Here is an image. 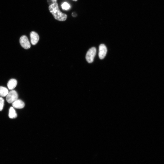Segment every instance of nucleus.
Listing matches in <instances>:
<instances>
[{"label": "nucleus", "instance_id": "7ed1b4c3", "mask_svg": "<svg viewBox=\"0 0 164 164\" xmlns=\"http://www.w3.org/2000/svg\"><path fill=\"white\" fill-rule=\"evenodd\" d=\"M18 98V96L17 92L15 90H12L9 92L6 96V100L9 103L11 104L17 99Z\"/></svg>", "mask_w": 164, "mask_h": 164}, {"label": "nucleus", "instance_id": "0eeeda50", "mask_svg": "<svg viewBox=\"0 0 164 164\" xmlns=\"http://www.w3.org/2000/svg\"><path fill=\"white\" fill-rule=\"evenodd\" d=\"M13 107L17 109H22L25 106L24 102L20 99H17L12 103Z\"/></svg>", "mask_w": 164, "mask_h": 164}, {"label": "nucleus", "instance_id": "f257e3e1", "mask_svg": "<svg viewBox=\"0 0 164 164\" xmlns=\"http://www.w3.org/2000/svg\"><path fill=\"white\" fill-rule=\"evenodd\" d=\"M49 9L50 13L52 14L56 19L60 21H65L67 19V15L60 11L57 3L50 5Z\"/></svg>", "mask_w": 164, "mask_h": 164}, {"label": "nucleus", "instance_id": "9b49d317", "mask_svg": "<svg viewBox=\"0 0 164 164\" xmlns=\"http://www.w3.org/2000/svg\"><path fill=\"white\" fill-rule=\"evenodd\" d=\"M61 7L63 9L67 10L70 9V6L67 3L64 2L61 5Z\"/></svg>", "mask_w": 164, "mask_h": 164}, {"label": "nucleus", "instance_id": "4468645a", "mask_svg": "<svg viewBox=\"0 0 164 164\" xmlns=\"http://www.w3.org/2000/svg\"><path fill=\"white\" fill-rule=\"evenodd\" d=\"M53 1V4L56 3L57 2V0H52Z\"/></svg>", "mask_w": 164, "mask_h": 164}, {"label": "nucleus", "instance_id": "f03ea898", "mask_svg": "<svg viewBox=\"0 0 164 164\" xmlns=\"http://www.w3.org/2000/svg\"><path fill=\"white\" fill-rule=\"evenodd\" d=\"M96 49L95 47L90 48L86 54V59L87 62L89 63H93L96 55Z\"/></svg>", "mask_w": 164, "mask_h": 164}, {"label": "nucleus", "instance_id": "20e7f679", "mask_svg": "<svg viewBox=\"0 0 164 164\" xmlns=\"http://www.w3.org/2000/svg\"><path fill=\"white\" fill-rule=\"evenodd\" d=\"M19 42L20 45L25 49H27L30 47L31 45L28 39L25 35L22 36L20 37Z\"/></svg>", "mask_w": 164, "mask_h": 164}, {"label": "nucleus", "instance_id": "1a4fd4ad", "mask_svg": "<svg viewBox=\"0 0 164 164\" xmlns=\"http://www.w3.org/2000/svg\"><path fill=\"white\" fill-rule=\"evenodd\" d=\"M9 117L10 118L14 119L17 117V113L13 107L10 108L9 110Z\"/></svg>", "mask_w": 164, "mask_h": 164}, {"label": "nucleus", "instance_id": "ddd939ff", "mask_svg": "<svg viewBox=\"0 0 164 164\" xmlns=\"http://www.w3.org/2000/svg\"><path fill=\"white\" fill-rule=\"evenodd\" d=\"M75 14H76L75 13H72V16L73 17H76V16Z\"/></svg>", "mask_w": 164, "mask_h": 164}, {"label": "nucleus", "instance_id": "2eb2a0df", "mask_svg": "<svg viewBox=\"0 0 164 164\" xmlns=\"http://www.w3.org/2000/svg\"><path fill=\"white\" fill-rule=\"evenodd\" d=\"M72 1H78V0H72Z\"/></svg>", "mask_w": 164, "mask_h": 164}, {"label": "nucleus", "instance_id": "9d476101", "mask_svg": "<svg viewBox=\"0 0 164 164\" xmlns=\"http://www.w3.org/2000/svg\"><path fill=\"white\" fill-rule=\"evenodd\" d=\"M8 93V90L6 88L3 86H0V96L2 97L6 96Z\"/></svg>", "mask_w": 164, "mask_h": 164}, {"label": "nucleus", "instance_id": "39448f33", "mask_svg": "<svg viewBox=\"0 0 164 164\" xmlns=\"http://www.w3.org/2000/svg\"><path fill=\"white\" fill-rule=\"evenodd\" d=\"M107 53V48L105 45L101 44L99 46V57L100 59H102L105 57Z\"/></svg>", "mask_w": 164, "mask_h": 164}, {"label": "nucleus", "instance_id": "6e6552de", "mask_svg": "<svg viewBox=\"0 0 164 164\" xmlns=\"http://www.w3.org/2000/svg\"><path fill=\"white\" fill-rule=\"evenodd\" d=\"M17 80L15 79H10L7 84V87L10 90H13L17 86Z\"/></svg>", "mask_w": 164, "mask_h": 164}, {"label": "nucleus", "instance_id": "f8f14e48", "mask_svg": "<svg viewBox=\"0 0 164 164\" xmlns=\"http://www.w3.org/2000/svg\"><path fill=\"white\" fill-rule=\"evenodd\" d=\"M4 103V100L2 97H0V111L3 109Z\"/></svg>", "mask_w": 164, "mask_h": 164}, {"label": "nucleus", "instance_id": "423d86ee", "mask_svg": "<svg viewBox=\"0 0 164 164\" xmlns=\"http://www.w3.org/2000/svg\"><path fill=\"white\" fill-rule=\"evenodd\" d=\"M30 42L33 45H36L39 40L38 34L35 32H32L30 34Z\"/></svg>", "mask_w": 164, "mask_h": 164}]
</instances>
